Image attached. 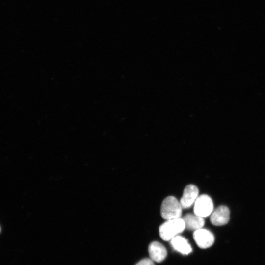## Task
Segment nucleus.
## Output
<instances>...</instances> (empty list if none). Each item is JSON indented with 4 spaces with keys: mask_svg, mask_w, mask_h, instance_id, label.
<instances>
[{
    "mask_svg": "<svg viewBox=\"0 0 265 265\" xmlns=\"http://www.w3.org/2000/svg\"><path fill=\"white\" fill-rule=\"evenodd\" d=\"M186 228L189 230H196L202 228L204 225V218L195 214H187L183 217Z\"/></svg>",
    "mask_w": 265,
    "mask_h": 265,
    "instance_id": "9",
    "label": "nucleus"
},
{
    "mask_svg": "<svg viewBox=\"0 0 265 265\" xmlns=\"http://www.w3.org/2000/svg\"><path fill=\"white\" fill-rule=\"evenodd\" d=\"M185 229V222L180 217L167 220L159 227V232L163 240L168 241L179 235Z\"/></svg>",
    "mask_w": 265,
    "mask_h": 265,
    "instance_id": "1",
    "label": "nucleus"
},
{
    "mask_svg": "<svg viewBox=\"0 0 265 265\" xmlns=\"http://www.w3.org/2000/svg\"><path fill=\"white\" fill-rule=\"evenodd\" d=\"M135 265H155L154 263V261L151 259H144L140 261H139L138 263H137Z\"/></svg>",
    "mask_w": 265,
    "mask_h": 265,
    "instance_id": "10",
    "label": "nucleus"
},
{
    "mask_svg": "<svg viewBox=\"0 0 265 265\" xmlns=\"http://www.w3.org/2000/svg\"><path fill=\"white\" fill-rule=\"evenodd\" d=\"M199 190L194 185L190 184L184 189L183 195L180 199V203L183 209L190 207L198 198Z\"/></svg>",
    "mask_w": 265,
    "mask_h": 265,
    "instance_id": "5",
    "label": "nucleus"
},
{
    "mask_svg": "<svg viewBox=\"0 0 265 265\" xmlns=\"http://www.w3.org/2000/svg\"><path fill=\"white\" fill-rule=\"evenodd\" d=\"M0 232H1V227L0 226Z\"/></svg>",
    "mask_w": 265,
    "mask_h": 265,
    "instance_id": "11",
    "label": "nucleus"
},
{
    "mask_svg": "<svg viewBox=\"0 0 265 265\" xmlns=\"http://www.w3.org/2000/svg\"><path fill=\"white\" fill-rule=\"evenodd\" d=\"M148 251L150 259L157 263L161 262L167 256L166 248L157 241H154L150 244Z\"/></svg>",
    "mask_w": 265,
    "mask_h": 265,
    "instance_id": "7",
    "label": "nucleus"
},
{
    "mask_svg": "<svg viewBox=\"0 0 265 265\" xmlns=\"http://www.w3.org/2000/svg\"><path fill=\"white\" fill-rule=\"evenodd\" d=\"M182 209L180 202L175 197L169 196L165 198L161 204L160 214L166 220L180 218Z\"/></svg>",
    "mask_w": 265,
    "mask_h": 265,
    "instance_id": "2",
    "label": "nucleus"
},
{
    "mask_svg": "<svg viewBox=\"0 0 265 265\" xmlns=\"http://www.w3.org/2000/svg\"><path fill=\"white\" fill-rule=\"evenodd\" d=\"M171 245L174 250L187 255L192 252V248L188 240L181 236H176L171 239Z\"/></svg>",
    "mask_w": 265,
    "mask_h": 265,
    "instance_id": "8",
    "label": "nucleus"
},
{
    "mask_svg": "<svg viewBox=\"0 0 265 265\" xmlns=\"http://www.w3.org/2000/svg\"><path fill=\"white\" fill-rule=\"evenodd\" d=\"M194 204V214L202 218L211 215L213 211L212 200L206 194L199 196Z\"/></svg>",
    "mask_w": 265,
    "mask_h": 265,
    "instance_id": "3",
    "label": "nucleus"
},
{
    "mask_svg": "<svg viewBox=\"0 0 265 265\" xmlns=\"http://www.w3.org/2000/svg\"><path fill=\"white\" fill-rule=\"evenodd\" d=\"M230 219V211L224 205L217 207L211 214V222L215 226H222L227 224Z\"/></svg>",
    "mask_w": 265,
    "mask_h": 265,
    "instance_id": "6",
    "label": "nucleus"
},
{
    "mask_svg": "<svg viewBox=\"0 0 265 265\" xmlns=\"http://www.w3.org/2000/svg\"><path fill=\"white\" fill-rule=\"evenodd\" d=\"M193 237L197 246L202 249L211 247L214 241L213 234L209 230L202 228L195 230Z\"/></svg>",
    "mask_w": 265,
    "mask_h": 265,
    "instance_id": "4",
    "label": "nucleus"
}]
</instances>
